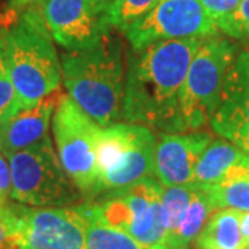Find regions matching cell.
<instances>
[{
  "label": "cell",
  "mask_w": 249,
  "mask_h": 249,
  "mask_svg": "<svg viewBox=\"0 0 249 249\" xmlns=\"http://www.w3.org/2000/svg\"><path fill=\"white\" fill-rule=\"evenodd\" d=\"M205 37L163 40L126 55L122 119L165 133L187 130L180 112V90L193 57Z\"/></svg>",
  "instance_id": "obj_1"
},
{
  "label": "cell",
  "mask_w": 249,
  "mask_h": 249,
  "mask_svg": "<svg viewBox=\"0 0 249 249\" xmlns=\"http://www.w3.org/2000/svg\"><path fill=\"white\" fill-rule=\"evenodd\" d=\"M0 46L17 90L21 109L58 91L61 60L37 4L0 13Z\"/></svg>",
  "instance_id": "obj_2"
},
{
  "label": "cell",
  "mask_w": 249,
  "mask_h": 249,
  "mask_svg": "<svg viewBox=\"0 0 249 249\" xmlns=\"http://www.w3.org/2000/svg\"><path fill=\"white\" fill-rule=\"evenodd\" d=\"M68 96L100 126L122 118L126 65L124 43L111 31L93 46L61 54Z\"/></svg>",
  "instance_id": "obj_3"
},
{
  "label": "cell",
  "mask_w": 249,
  "mask_h": 249,
  "mask_svg": "<svg viewBox=\"0 0 249 249\" xmlns=\"http://www.w3.org/2000/svg\"><path fill=\"white\" fill-rule=\"evenodd\" d=\"M11 169L10 198L32 208H62L79 202L82 191L62 168L50 136L7 157Z\"/></svg>",
  "instance_id": "obj_4"
},
{
  "label": "cell",
  "mask_w": 249,
  "mask_h": 249,
  "mask_svg": "<svg viewBox=\"0 0 249 249\" xmlns=\"http://www.w3.org/2000/svg\"><path fill=\"white\" fill-rule=\"evenodd\" d=\"M163 186L152 176L133 184L106 191L82 208L111 227L127 232L147 247H166V231L162 220Z\"/></svg>",
  "instance_id": "obj_5"
},
{
  "label": "cell",
  "mask_w": 249,
  "mask_h": 249,
  "mask_svg": "<svg viewBox=\"0 0 249 249\" xmlns=\"http://www.w3.org/2000/svg\"><path fill=\"white\" fill-rule=\"evenodd\" d=\"M155 145L157 136L144 124L115 122L101 126L96 196L154 175Z\"/></svg>",
  "instance_id": "obj_6"
},
{
  "label": "cell",
  "mask_w": 249,
  "mask_h": 249,
  "mask_svg": "<svg viewBox=\"0 0 249 249\" xmlns=\"http://www.w3.org/2000/svg\"><path fill=\"white\" fill-rule=\"evenodd\" d=\"M55 151L73 184L85 196H96L97 145L101 126L96 124L68 94L57 101L52 118Z\"/></svg>",
  "instance_id": "obj_7"
},
{
  "label": "cell",
  "mask_w": 249,
  "mask_h": 249,
  "mask_svg": "<svg viewBox=\"0 0 249 249\" xmlns=\"http://www.w3.org/2000/svg\"><path fill=\"white\" fill-rule=\"evenodd\" d=\"M235 50V45L219 36L201 42L180 90V112L187 130H198L211 122Z\"/></svg>",
  "instance_id": "obj_8"
},
{
  "label": "cell",
  "mask_w": 249,
  "mask_h": 249,
  "mask_svg": "<svg viewBox=\"0 0 249 249\" xmlns=\"http://www.w3.org/2000/svg\"><path fill=\"white\" fill-rule=\"evenodd\" d=\"M9 249H88L86 219L79 206L32 208L11 205Z\"/></svg>",
  "instance_id": "obj_9"
},
{
  "label": "cell",
  "mask_w": 249,
  "mask_h": 249,
  "mask_svg": "<svg viewBox=\"0 0 249 249\" xmlns=\"http://www.w3.org/2000/svg\"><path fill=\"white\" fill-rule=\"evenodd\" d=\"M122 32L132 49H144L163 40L219 35L201 0H160Z\"/></svg>",
  "instance_id": "obj_10"
},
{
  "label": "cell",
  "mask_w": 249,
  "mask_h": 249,
  "mask_svg": "<svg viewBox=\"0 0 249 249\" xmlns=\"http://www.w3.org/2000/svg\"><path fill=\"white\" fill-rule=\"evenodd\" d=\"M36 4L53 40L65 50L93 46L111 31L97 0H39Z\"/></svg>",
  "instance_id": "obj_11"
},
{
  "label": "cell",
  "mask_w": 249,
  "mask_h": 249,
  "mask_svg": "<svg viewBox=\"0 0 249 249\" xmlns=\"http://www.w3.org/2000/svg\"><path fill=\"white\" fill-rule=\"evenodd\" d=\"M209 124L214 133L249 154V52L234 58Z\"/></svg>",
  "instance_id": "obj_12"
},
{
  "label": "cell",
  "mask_w": 249,
  "mask_h": 249,
  "mask_svg": "<svg viewBox=\"0 0 249 249\" xmlns=\"http://www.w3.org/2000/svg\"><path fill=\"white\" fill-rule=\"evenodd\" d=\"M212 142L206 132L162 133L154 152V176L163 187L190 184L198 160Z\"/></svg>",
  "instance_id": "obj_13"
},
{
  "label": "cell",
  "mask_w": 249,
  "mask_h": 249,
  "mask_svg": "<svg viewBox=\"0 0 249 249\" xmlns=\"http://www.w3.org/2000/svg\"><path fill=\"white\" fill-rule=\"evenodd\" d=\"M60 96L61 93L55 91L40 100L34 107L21 109L0 124V151L9 157L49 136L50 121Z\"/></svg>",
  "instance_id": "obj_14"
},
{
  "label": "cell",
  "mask_w": 249,
  "mask_h": 249,
  "mask_svg": "<svg viewBox=\"0 0 249 249\" xmlns=\"http://www.w3.org/2000/svg\"><path fill=\"white\" fill-rule=\"evenodd\" d=\"M216 209L249 212V154H245L220 181L204 187Z\"/></svg>",
  "instance_id": "obj_15"
},
{
  "label": "cell",
  "mask_w": 249,
  "mask_h": 249,
  "mask_svg": "<svg viewBox=\"0 0 249 249\" xmlns=\"http://www.w3.org/2000/svg\"><path fill=\"white\" fill-rule=\"evenodd\" d=\"M241 211L217 209L194 240L196 249H247L240 230Z\"/></svg>",
  "instance_id": "obj_16"
},
{
  "label": "cell",
  "mask_w": 249,
  "mask_h": 249,
  "mask_svg": "<svg viewBox=\"0 0 249 249\" xmlns=\"http://www.w3.org/2000/svg\"><path fill=\"white\" fill-rule=\"evenodd\" d=\"M245 155L237 145L227 140H212L198 160L191 184L204 188L216 184Z\"/></svg>",
  "instance_id": "obj_17"
},
{
  "label": "cell",
  "mask_w": 249,
  "mask_h": 249,
  "mask_svg": "<svg viewBox=\"0 0 249 249\" xmlns=\"http://www.w3.org/2000/svg\"><path fill=\"white\" fill-rule=\"evenodd\" d=\"M214 211L217 209L214 208L209 196L202 188L196 186L191 202L183 220L180 222L176 231L166 240V248L184 249L190 244H193Z\"/></svg>",
  "instance_id": "obj_18"
},
{
  "label": "cell",
  "mask_w": 249,
  "mask_h": 249,
  "mask_svg": "<svg viewBox=\"0 0 249 249\" xmlns=\"http://www.w3.org/2000/svg\"><path fill=\"white\" fill-rule=\"evenodd\" d=\"M86 219V248L88 249H152L127 232L111 227L89 214L82 205H78Z\"/></svg>",
  "instance_id": "obj_19"
},
{
  "label": "cell",
  "mask_w": 249,
  "mask_h": 249,
  "mask_svg": "<svg viewBox=\"0 0 249 249\" xmlns=\"http://www.w3.org/2000/svg\"><path fill=\"white\" fill-rule=\"evenodd\" d=\"M194 190L196 186L191 183L184 186L163 187L160 196V206H162V220L166 231V240L176 231L180 222L183 220L191 202Z\"/></svg>",
  "instance_id": "obj_20"
},
{
  "label": "cell",
  "mask_w": 249,
  "mask_h": 249,
  "mask_svg": "<svg viewBox=\"0 0 249 249\" xmlns=\"http://www.w3.org/2000/svg\"><path fill=\"white\" fill-rule=\"evenodd\" d=\"M160 0H114L104 13V22L109 29L124 31L140 19Z\"/></svg>",
  "instance_id": "obj_21"
},
{
  "label": "cell",
  "mask_w": 249,
  "mask_h": 249,
  "mask_svg": "<svg viewBox=\"0 0 249 249\" xmlns=\"http://www.w3.org/2000/svg\"><path fill=\"white\" fill-rule=\"evenodd\" d=\"M201 3L219 32L222 31L224 35L234 39H242L237 19L241 0H201Z\"/></svg>",
  "instance_id": "obj_22"
},
{
  "label": "cell",
  "mask_w": 249,
  "mask_h": 249,
  "mask_svg": "<svg viewBox=\"0 0 249 249\" xmlns=\"http://www.w3.org/2000/svg\"><path fill=\"white\" fill-rule=\"evenodd\" d=\"M21 111L17 90L10 76L9 67L0 46V124Z\"/></svg>",
  "instance_id": "obj_23"
},
{
  "label": "cell",
  "mask_w": 249,
  "mask_h": 249,
  "mask_svg": "<svg viewBox=\"0 0 249 249\" xmlns=\"http://www.w3.org/2000/svg\"><path fill=\"white\" fill-rule=\"evenodd\" d=\"M13 227V211L7 202L0 204V249H9V240Z\"/></svg>",
  "instance_id": "obj_24"
},
{
  "label": "cell",
  "mask_w": 249,
  "mask_h": 249,
  "mask_svg": "<svg viewBox=\"0 0 249 249\" xmlns=\"http://www.w3.org/2000/svg\"><path fill=\"white\" fill-rule=\"evenodd\" d=\"M11 194V169L9 158L0 151V199L7 202Z\"/></svg>",
  "instance_id": "obj_25"
},
{
  "label": "cell",
  "mask_w": 249,
  "mask_h": 249,
  "mask_svg": "<svg viewBox=\"0 0 249 249\" xmlns=\"http://www.w3.org/2000/svg\"><path fill=\"white\" fill-rule=\"evenodd\" d=\"M237 19L240 24L242 39L249 40V0H241L238 13H237Z\"/></svg>",
  "instance_id": "obj_26"
},
{
  "label": "cell",
  "mask_w": 249,
  "mask_h": 249,
  "mask_svg": "<svg viewBox=\"0 0 249 249\" xmlns=\"http://www.w3.org/2000/svg\"><path fill=\"white\" fill-rule=\"evenodd\" d=\"M240 230L244 244H245V248H249V212H241Z\"/></svg>",
  "instance_id": "obj_27"
},
{
  "label": "cell",
  "mask_w": 249,
  "mask_h": 249,
  "mask_svg": "<svg viewBox=\"0 0 249 249\" xmlns=\"http://www.w3.org/2000/svg\"><path fill=\"white\" fill-rule=\"evenodd\" d=\"M39 0H9L7 1V9L10 10H22L28 7V6H31V4H35L37 3Z\"/></svg>",
  "instance_id": "obj_28"
},
{
  "label": "cell",
  "mask_w": 249,
  "mask_h": 249,
  "mask_svg": "<svg viewBox=\"0 0 249 249\" xmlns=\"http://www.w3.org/2000/svg\"><path fill=\"white\" fill-rule=\"evenodd\" d=\"M114 0H97V3H98V6H100V9L103 10L104 13H106V10L108 9V6L112 3Z\"/></svg>",
  "instance_id": "obj_29"
},
{
  "label": "cell",
  "mask_w": 249,
  "mask_h": 249,
  "mask_svg": "<svg viewBox=\"0 0 249 249\" xmlns=\"http://www.w3.org/2000/svg\"><path fill=\"white\" fill-rule=\"evenodd\" d=\"M152 249H168L166 247H155V248H152Z\"/></svg>",
  "instance_id": "obj_30"
},
{
  "label": "cell",
  "mask_w": 249,
  "mask_h": 249,
  "mask_svg": "<svg viewBox=\"0 0 249 249\" xmlns=\"http://www.w3.org/2000/svg\"><path fill=\"white\" fill-rule=\"evenodd\" d=\"M247 249H249V248H247Z\"/></svg>",
  "instance_id": "obj_31"
},
{
  "label": "cell",
  "mask_w": 249,
  "mask_h": 249,
  "mask_svg": "<svg viewBox=\"0 0 249 249\" xmlns=\"http://www.w3.org/2000/svg\"><path fill=\"white\" fill-rule=\"evenodd\" d=\"M184 249H186V248H184Z\"/></svg>",
  "instance_id": "obj_32"
}]
</instances>
